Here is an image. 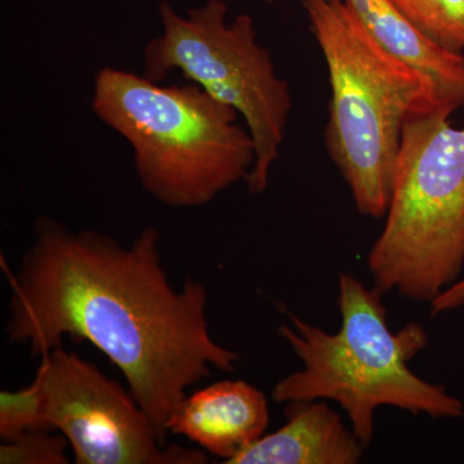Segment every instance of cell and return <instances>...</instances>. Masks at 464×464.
Listing matches in <instances>:
<instances>
[{
  "label": "cell",
  "mask_w": 464,
  "mask_h": 464,
  "mask_svg": "<svg viewBox=\"0 0 464 464\" xmlns=\"http://www.w3.org/2000/svg\"><path fill=\"white\" fill-rule=\"evenodd\" d=\"M159 241L152 226L125 246L39 217L20 267L8 271L5 333L33 356L63 347L65 335L90 342L121 372L166 441L188 390L213 371L232 373L240 356L210 334L206 284L188 279L173 288Z\"/></svg>",
  "instance_id": "6da1fadb"
},
{
  "label": "cell",
  "mask_w": 464,
  "mask_h": 464,
  "mask_svg": "<svg viewBox=\"0 0 464 464\" xmlns=\"http://www.w3.org/2000/svg\"><path fill=\"white\" fill-rule=\"evenodd\" d=\"M328 67L325 145L357 210L386 216L402 133L413 116L449 109L426 76L387 50L346 0H301Z\"/></svg>",
  "instance_id": "7a4b0ae2"
},
{
  "label": "cell",
  "mask_w": 464,
  "mask_h": 464,
  "mask_svg": "<svg viewBox=\"0 0 464 464\" xmlns=\"http://www.w3.org/2000/svg\"><path fill=\"white\" fill-rule=\"evenodd\" d=\"M382 295L353 275L341 274L340 331H323L286 313L290 325H280L279 334L304 368L277 382L271 393L275 401L286 404L322 399L338 402L364 448L373 439L374 413L381 406L433 420L464 415L460 400L411 371L409 362L426 348L429 334L415 323L391 331Z\"/></svg>",
  "instance_id": "3957f363"
},
{
  "label": "cell",
  "mask_w": 464,
  "mask_h": 464,
  "mask_svg": "<svg viewBox=\"0 0 464 464\" xmlns=\"http://www.w3.org/2000/svg\"><path fill=\"white\" fill-rule=\"evenodd\" d=\"M92 110L132 146L142 188L172 208L206 206L248 179L256 151L239 112L199 85H161L102 67Z\"/></svg>",
  "instance_id": "277c9868"
},
{
  "label": "cell",
  "mask_w": 464,
  "mask_h": 464,
  "mask_svg": "<svg viewBox=\"0 0 464 464\" xmlns=\"http://www.w3.org/2000/svg\"><path fill=\"white\" fill-rule=\"evenodd\" d=\"M453 112L413 116L402 133L386 224L368 256L373 286L429 302L464 266V127Z\"/></svg>",
  "instance_id": "5b68a950"
},
{
  "label": "cell",
  "mask_w": 464,
  "mask_h": 464,
  "mask_svg": "<svg viewBox=\"0 0 464 464\" xmlns=\"http://www.w3.org/2000/svg\"><path fill=\"white\" fill-rule=\"evenodd\" d=\"M227 14L225 0H207L183 16L170 3H160L163 32L146 44L143 75L160 83L177 70L186 81L237 110L255 143V164L246 185L252 194H262L280 157L292 94L270 52L258 42L253 18L239 14L227 21Z\"/></svg>",
  "instance_id": "8992f818"
},
{
  "label": "cell",
  "mask_w": 464,
  "mask_h": 464,
  "mask_svg": "<svg viewBox=\"0 0 464 464\" xmlns=\"http://www.w3.org/2000/svg\"><path fill=\"white\" fill-rule=\"evenodd\" d=\"M35 380L43 427L63 433L78 464H201L203 449L167 447L132 393L63 347L42 356Z\"/></svg>",
  "instance_id": "52a82bcc"
},
{
  "label": "cell",
  "mask_w": 464,
  "mask_h": 464,
  "mask_svg": "<svg viewBox=\"0 0 464 464\" xmlns=\"http://www.w3.org/2000/svg\"><path fill=\"white\" fill-rule=\"evenodd\" d=\"M268 420L261 391L244 381H221L186 396L167 429L228 463L265 435Z\"/></svg>",
  "instance_id": "ba28073f"
},
{
  "label": "cell",
  "mask_w": 464,
  "mask_h": 464,
  "mask_svg": "<svg viewBox=\"0 0 464 464\" xmlns=\"http://www.w3.org/2000/svg\"><path fill=\"white\" fill-rule=\"evenodd\" d=\"M282 429L264 435L227 464H355L364 447L326 402H288Z\"/></svg>",
  "instance_id": "9c48e42d"
},
{
  "label": "cell",
  "mask_w": 464,
  "mask_h": 464,
  "mask_svg": "<svg viewBox=\"0 0 464 464\" xmlns=\"http://www.w3.org/2000/svg\"><path fill=\"white\" fill-rule=\"evenodd\" d=\"M346 2L383 47L429 79L445 106L454 112L464 108V54L444 50L430 41L402 16L391 0Z\"/></svg>",
  "instance_id": "30bf717a"
},
{
  "label": "cell",
  "mask_w": 464,
  "mask_h": 464,
  "mask_svg": "<svg viewBox=\"0 0 464 464\" xmlns=\"http://www.w3.org/2000/svg\"><path fill=\"white\" fill-rule=\"evenodd\" d=\"M402 16L444 50L464 54V0H391Z\"/></svg>",
  "instance_id": "8fae6325"
},
{
  "label": "cell",
  "mask_w": 464,
  "mask_h": 464,
  "mask_svg": "<svg viewBox=\"0 0 464 464\" xmlns=\"http://www.w3.org/2000/svg\"><path fill=\"white\" fill-rule=\"evenodd\" d=\"M69 441L63 433L51 430H34L5 441L0 447L2 464H66L69 463Z\"/></svg>",
  "instance_id": "7c38bea8"
},
{
  "label": "cell",
  "mask_w": 464,
  "mask_h": 464,
  "mask_svg": "<svg viewBox=\"0 0 464 464\" xmlns=\"http://www.w3.org/2000/svg\"><path fill=\"white\" fill-rule=\"evenodd\" d=\"M34 430H45L42 392L35 378L25 389L0 392V438L9 441Z\"/></svg>",
  "instance_id": "4fadbf2b"
},
{
  "label": "cell",
  "mask_w": 464,
  "mask_h": 464,
  "mask_svg": "<svg viewBox=\"0 0 464 464\" xmlns=\"http://www.w3.org/2000/svg\"><path fill=\"white\" fill-rule=\"evenodd\" d=\"M430 304H431L432 315L464 306V279L458 280L453 285L449 286Z\"/></svg>",
  "instance_id": "5bb4252c"
}]
</instances>
